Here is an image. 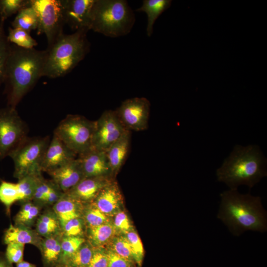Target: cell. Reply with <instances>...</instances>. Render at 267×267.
<instances>
[{
  "instance_id": "cell-21",
  "label": "cell",
  "mask_w": 267,
  "mask_h": 267,
  "mask_svg": "<svg viewBox=\"0 0 267 267\" xmlns=\"http://www.w3.org/2000/svg\"><path fill=\"white\" fill-rule=\"evenodd\" d=\"M75 200L66 193L55 202L53 209L61 225L70 220L79 218Z\"/></svg>"
},
{
  "instance_id": "cell-41",
  "label": "cell",
  "mask_w": 267,
  "mask_h": 267,
  "mask_svg": "<svg viewBox=\"0 0 267 267\" xmlns=\"http://www.w3.org/2000/svg\"><path fill=\"white\" fill-rule=\"evenodd\" d=\"M114 226L118 229L127 233L130 231L131 224L127 215L123 212L116 214L114 219Z\"/></svg>"
},
{
  "instance_id": "cell-35",
  "label": "cell",
  "mask_w": 267,
  "mask_h": 267,
  "mask_svg": "<svg viewBox=\"0 0 267 267\" xmlns=\"http://www.w3.org/2000/svg\"><path fill=\"white\" fill-rule=\"evenodd\" d=\"M112 250L120 256L134 262L133 252L126 237L116 238L113 242Z\"/></svg>"
},
{
  "instance_id": "cell-10",
  "label": "cell",
  "mask_w": 267,
  "mask_h": 267,
  "mask_svg": "<svg viewBox=\"0 0 267 267\" xmlns=\"http://www.w3.org/2000/svg\"><path fill=\"white\" fill-rule=\"evenodd\" d=\"M127 130L115 110L105 111L95 121L92 148L106 151Z\"/></svg>"
},
{
  "instance_id": "cell-2",
  "label": "cell",
  "mask_w": 267,
  "mask_h": 267,
  "mask_svg": "<svg viewBox=\"0 0 267 267\" xmlns=\"http://www.w3.org/2000/svg\"><path fill=\"white\" fill-rule=\"evenodd\" d=\"M220 197L217 218L233 235L239 236L249 230L267 231V213L260 197L229 189L221 193Z\"/></svg>"
},
{
  "instance_id": "cell-5",
  "label": "cell",
  "mask_w": 267,
  "mask_h": 267,
  "mask_svg": "<svg viewBox=\"0 0 267 267\" xmlns=\"http://www.w3.org/2000/svg\"><path fill=\"white\" fill-rule=\"evenodd\" d=\"M135 22V16L127 1L94 0L90 30L111 38L129 34Z\"/></svg>"
},
{
  "instance_id": "cell-14",
  "label": "cell",
  "mask_w": 267,
  "mask_h": 267,
  "mask_svg": "<svg viewBox=\"0 0 267 267\" xmlns=\"http://www.w3.org/2000/svg\"><path fill=\"white\" fill-rule=\"evenodd\" d=\"M77 156L53 134L44 152L41 170L48 173L76 158Z\"/></svg>"
},
{
  "instance_id": "cell-33",
  "label": "cell",
  "mask_w": 267,
  "mask_h": 267,
  "mask_svg": "<svg viewBox=\"0 0 267 267\" xmlns=\"http://www.w3.org/2000/svg\"><path fill=\"white\" fill-rule=\"evenodd\" d=\"M19 200L16 183L2 181L0 184V201L6 206H10Z\"/></svg>"
},
{
  "instance_id": "cell-13",
  "label": "cell",
  "mask_w": 267,
  "mask_h": 267,
  "mask_svg": "<svg viewBox=\"0 0 267 267\" xmlns=\"http://www.w3.org/2000/svg\"><path fill=\"white\" fill-rule=\"evenodd\" d=\"M78 158L85 178H110L113 175L106 151L92 148Z\"/></svg>"
},
{
  "instance_id": "cell-39",
  "label": "cell",
  "mask_w": 267,
  "mask_h": 267,
  "mask_svg": "<svg viewBox=\"0 0 267 267\" xmlns=\"http://www.w3.org/2000/svg\"><path fill=\"white\" fill-rule=\"evenodd\" d=\"M107 267H133V262L120 256L112 250L107 251Z\"/></svg>"
},
{
  "instance_id": "cell-43",
  "label": "cell",
  "mask_w": 267,
  "mask_h": 267,
  "mask_svg": "<svg viewBox=\"0 0 267 267\" xmlns=\"http://www.w3.org/2000/svg\"><path fill=\"white\" fill-rule=\"evenodd\" d=\"M0 267H10L8 263L0 258Z\"/></svg>"
},
{
  "instance_id": "cell-25",
  "label": "cell",
  "mask_w": 267,
  "mask_h": 267,
  "mask_svg": "<svg viewBox=\"0 0 267 267\" xmlns=\"http://www.w3.org/2000/svg\"><path fill=\"white\" fill-rule=\"evenodd\" d=\"M7 38L10 43L23 48H34L38 44L29 33L19 28L9 27Z\"/></svg>"
},
{
  "instance_id": "cell-7",
  "label": "cell",
  "mask_w": 267,
  "mask_h": 267,
  "mask_svg": "<svg viewBox=\"0 0 267 267\" xmlns=\"http://www.w3.org/2000/svg\"><path fill=\"white\" fill-rule=\"evenodd\" d=\"M48 136L27 137L8 155L14 165V176L18 179L30 175H40L41 164L50 141Z\"/></svg>"
},
{
  "instance_id": "cell-24",
  "label": "cell",
  "mask_w": 267,
  "mask_h": 267,
  "mask_svg": "<svg viewBox=\"0 0 267 267\" xmlns=\"http://www.w3.org/2000/svg\"><path fill=\"white\" fill-rule=\"evenodd\" d=\"M93 250L89 246L83 244L74 254L65 259L60 265L67 267H88Z\"/></svg>"
},
{
  "instance_id": "cell-36",
  "label": "cell",
  "mask_w": 267,
  "mask_h": 267,
  "mask_svg": "<svg viewBox=\"0 0 267 267\" xmlns=\"http://www.w3.org/2000/svg\"><path fill=\"white\" fill-rule=\"evenodd\" d=\"M6 258L9 263H18L23 261L24 244L11 242L7 244Z\"/></svg>"
},
{
  "instance_id": "cell-27",
  "label": "cell",
  "mask_w": 267,
  "mask_h": 267,
  "mask_svg": "<svg viewBox=\"0 0 267 267\" xmlns=\"http://www.w3.org/2000/svg\"><path fill=\"white\" fill-rule=\"evenodd\" d=\"M59 221L56 215L51 213L42 215L39 218L36 229L39 234L44 236H50L59 229Z\"/></svg>"
},
{
  "instance_id": "cell-30",
  "label": "cell",
  "mask_w": 267,
  "mask_h": 267,
  "mask_svg": "<svg viewBox=\"0 0 267 267\" xmlns=\"http://www.w3.org/2000/svg\"><path fill=\"white\" fill-rule=\"evenodd\" d=\"M4 21L0 20V85L3 82L6 62L10 46L4 28Z\"/></svg>"
},
{
  "instance_id": "cell-1",
  "label": "cell",
  "mask_w": 267,
  "mask_h": 267,
  "mask_svg": "<svg viewBox=\"0 0 267 267\" xmlns=\"http://www.w3.org/2000/svg\"><path fill=\"white\" fill-rule=\"evenodd\" d=\"M46 50L10 46L3 82L7 106L15 108L42 77Z\"/></svg>"
},
{
  "instance_id": "cell-9",
  "label": "cell",
  "mask_w": 267,
  "mask_h": 267,
  "mask_svg": "<svg viewBox=\"0 0 267 267\" xmlns=\"http://www.w3.org/2000/svg\"><path fill=\"white\" fill-rule=\"evenodd\" d=\"M27 128L15 108L0 109V159L8 156L27 136Z\"/></svg>"
},
{
  "instance_id": "cell-32",
  "label": "cell",
  "mask_w": 267,
  "mask_h": 267,
  "mask_svg": "<svg viewBox=\"0 0 267 267\" xmlns=\"http://www.w3.org/2000/svg\"><path fill=\"white\" fill-rule=\"evenodd\" d=\"M85 239L78 236H65L61 241V255L59 264L76 252L84 243Z\"/></svg>"
},
{
  "instance_id": "cell-18",
  "label": "cell",
  "mask_w": 267,
  "mask_h": 267,
  "mask_svg": "<svg viewBox=\"0 0 267 267\" xmlns=\"http://www.w3.org/2000/svg\"><path fill=\"white\" fill-rule=\"evenodd\" d=\"M96 207L105 215L117 212L121 201L117 185L113 181L105 186L95 198Z\"/></svg>"
},
{
  "instance_id": "cell-44",
  "label": "cell",
  "mask_w": 267,
  "mask_h": 267,
  "mask_svg": "<svg viewBox=\"0 0 267 267\" xmlns=\"http://www.w3.org/2000/svg\"><path fill=\"white\" fill-rule=\"evenodd\" d=\"M66 267V266H64V265H61V267Z\"/></svg>"
},
{
  "instance_id": "cell-20",
  "label": "cell",
  "mask_w": 267,
  "mask_h": 267,
  "mask_svg": "<svg viewBox=\"0 0 267 267\" xmlns=\"http://www.w3.org/2000/svg\"><path fill=\"white\" fill-rule=\"evenodd\" d=\"M4 242L6 244L15 242L24 245L26 244L37 245L39 239L37 235L27 226L10 225L5 231Z\"/></svg>"
},
{
  "instance_id": "cell-28",
  "label": "cell",
  "mask_w": 267,
  "mask_h": 267,
  "mask_svg": "<svg viewBox=\"0 0 267 267\" xmlns=\"http://www.w3.org/2000/svg\"><path fill=\"white\" fill-rule=\"evenodd\" d=\"M114 233L115 227L107 222L99 226L90 227L89 236L95 245L99 246L107 242Z\"/></svg>"
},
{
  "instance_id": "cell-40",
  "label": "cell",
  "mask_w": 267,
  "mask_h": 267,
  "mask_svg": "<svg viewBox=\"0 0 267 267\" xmlns=\"http://www.w3.org/2000/svg\"><path fill=\"white\" fill-rule=\"evenodd\" d=\"M107 252L101 250H93V254L88 267H107Z\"/></svg>"
},
{
  "instance_id": "cell-37",
  "label": "cell",
  "mask_w": 267,
  "mask_h": 267,
  "mask_svg": "<svg viewBox=\"0 0 267 267\" xmlns=\"http://www.w3.org/2000/svg\"><path fill=\"white\" fill-rule=\"evenodd\" d=\"M86 219L89 227L97 226L107 222L106 215L96 207L91 208L87 212Z\"/></svg>"
},
{
  "instance_id": "cell-11",
  "label": "cell",
  "mask_w": 267,
  "mask_h": 267,
  "mask_svg": "<svg viewBox=\"0 0 267 267\" xmlns=\"http://www.w3.org/2000/svg\"><path fill=\"white\" fill-rule=\"evenodd\" d=\"M150 110L149 101L136 97L125 100L115 111L126 129L142 131L148 127Z\"/></svg>"
},
{
  "instance_id": "cell-23",
  "label": "cell",
  "mask_w": 267,
  "mask_h": 267,
  "mask_svg": "<svg viewBox=\"0 0 267 267\" xmlns=\"http://www.w3.org/2000/svg\"><path fill=\"white\" fill-rule=\"evenodd\" d=\"M42 251L45 264L47 266H54L60 261L61 242L54 237H48L43 243Z\"/></svg>"
},
{
  "instance_id": "cell-3",
  "label": "cell",
  "mask_w": 267,
  "mask_h": 267,
  "mask_svg": "<svg viewBox=\"0 0 267 267\" xmlns=\"http://www.w3.org/2000/svg\"><path fill=\"white\" fill-rule=\"evenodd\" d=\"M266 162L258 146L237 145L217 169V179L231 190H237L241 185L251 188L267 176Z\"/></svg>"
},
{
  "instance_id": "cell-19",
  "label": "cell",
  "mask_w": 267,
  "mask_h": 267,
  "mask_svg": "<svg viewBox=\"0 0 267 267\" xmlns=\"http://www.w3.org/2000/svg\"><path fill=\"white\" fill-rule=\"evenodd\" d=\"M172 1L171 0H144L141 6L136 10V11L143 12L147 14L146 33L148 37H150L153 33L155 21L171 6Z\"/></svg>"
},
{
  "instance_id": "cell-31",
  "label": "cell",
  "mask_w": 267,
  "mask_h": 267,
  "mask_svg": "<svg viewBox=\"0 0 267 267\" xmlns=\"http://www.w3.org/2000/svg\"><path fill=\"white\" fill-rule=\"evenodd\" d=\"M40 212L39 208L31 202L23 205L17 214L15 221L19 225L27 226L33 223Z\"/></svg>"
},
{
  "instance_id": "cell-34",
  "label": "cell",
  "mask_w": 267,
  "mask_h": 267,
  "mask_svg": "<svg viewBox=\"0 0 267 267\" xmlns=\"http://www.w3.org/2000/svg\"><path fill=\"white\" fill-rule=\"evenodd\" d=\"M126 238L133 252L134 261L140 266L143 258L144 249L139 236L135 232L130 231L127 233Z\"/></svg>"
},
{
  "instance_id": "cell-16",
  "label": "cell",
  "mask_w": 267,
  "mask_h": 267,
  "mask_svg": "<svg viewBox=\"0 0 267 267\" xmlns=\"http://www.w3.org/2000/svg\"><path fill=\"white\" fill-rule=\"evenodd\" d=\"M112 181L108 177L84 178L65 193L75 199L90 200L95 198L102 188Z\"/></svg>"
},
{
  "instance_id": "cell-26",
  "label": "cell",
  "mask_w": 267,
  "mask_h": 267,
  "mask_svg": "<svg viewBox=\"0 0 267 267\" xmlns=\"http://www.w3.org/2000/svg\"><path fill=\"white\" fill-rule=\"evenodd\" d=\"M42 178L40 174L27 176L19 179L16 183L19 200H27L33 197L35 189Z\"/></svg>"
},
{
  "instance_id": "cell-42",
  "label": "cell",
  "mask_w": 267,
  "mask_h": 267,
  "mask_svg": "<svg viewBox=\"0 0 267 267\" xmlns=\"http://www.w3.org/2000/svg\"><path fill=\"white\" fill-rule=\"evenodd\" d=\"M16 267H36V266L34 264L22 261L17 264Z\"/></svg>"
},
{
  "instance_id": "cell-17",
  "label": "cell",
  "mask_w": 267,
  "mask_h": 267,
  "mask_svg": "<svg viewBox=\"0 0 267 267\" xmlns=\"http://www.w3.org/2000/svg\"><path fill=\"white\" fill-rule=\"evenodd\" d=\"M131 131L129 130L106 151L113 175L116 174L125 163L130 147Z\"/></svg>"
},
{
  "instance_id": "cell-12",
  "label": "cell",
  "mask_w": 267,
  "mask_h": 267,
  "mask_svg": "<svg viewBox=\"0 0 267 267\" xmlns=\"http://www.w3.org/2000/svg\"><path fill=\"white\" fill-rule=\"evenodd\" d=\"M94 2V0H61L65 24L75 31L90 30Z\"/></svg>"
},
{
  "instance_id": "cell-6",
  "label": "cell",
  "mask_w": 267,
  "mask_h": 267,
  "mask_svg": "<svg viewBox=\"0 0 267 267\" xmlns=\"http://www.w3.org/2000/svg\"><path fill=\"white\" fill-rule=\"evenodd\" d=\"M95 121L79 115H68L57 126L53 134L77 155L92 148Z\"/></svg>"
},
{
  "instance_id": "cell-15",
  "label": "cell",
  "mask_w": 267,
  "mask_h": 267,
  "mask_svg": "<svg viewBox=\"0 0 267 267\" xmlns=\"http://www.w3.org/2000/svg\"><path fill=\"white\" fill-rule=\"evenodd\" d=\"M48 173L51 177L53 182L65 193L85 178L78 157Z\"/></svg>"
},
{
  "instance_id": "cell-4",
  "label": "cell",
  "mask_w": 267,
  "mask_h": 267,
  "mask_svg": "<svg viewBox=\"0 0 267 267\" xmlns=\"http://www.w3.org/2000/svg\"><path fill=\"white\" fill-rule=\"evenodd\" d=\"M87 31L63 33L46 50L43 77L57 78L71 72L89 51Z\"/></svg>"
},
{
  "instance_id": "cell-8",
  "label": "cell",
  "mask_w": 267,
  "mask_h": 267,
  "mask_svg": "<svg viewBox=\"0 0 267 267\" xmlns=\"http://www.w3.org/2000/svg\"><path fill=\"white\" fill-rule=\"evenodd\" d=\"M30 3L39 18L37 33L45 35L49 46L63 33L61 0H30Z\"/></svg>"
},
{
  "instance_id": "cell-22",
  "label": "cell",
  "mask_w": 267,
  "mask_h": 267,
  "mask_svg": "<svg viewBox=\"0 0 267 267\" xmlns=\"http://www.w3.org/2000/svg\"><path fill=\"white\" fill-rule=\"evenodd\" d=\"M12 28H19L30 33L37 30L39 18L35 9L31 6L20 10L15 16L12 23Z\"/></svg>"
},
{
  "instance_id": "cell-38",
  "label": "cell",
  "mask_w": 267,
  "mask_h": 267,
  "mask_svg": "<svg viewBox=\"0 0 267 267\" xmlns=\"http://www.w3.org/2000/svg\"><path fill=\"white\" fill-rule=\"evenodd\" d=\"M62 226L66 236H78L83 230L82 222L79 218L66 222Z\"/></svg>"
},
{
  "instance_id": "cell-29",
  "label": "cell",
  "mask_w": 267,
  "mask_h": 267,
  "mask_svg": "<svg viewBox=\"0 0 267 267\" xmlns=\"http://www.w3.org/2000/svg\"><path fill=\"white\" fill-rule=\"evenodd\" d=\"M30 5V0H0V20L5 21L10 16Z\"/></svg>"
}]
</instances>
